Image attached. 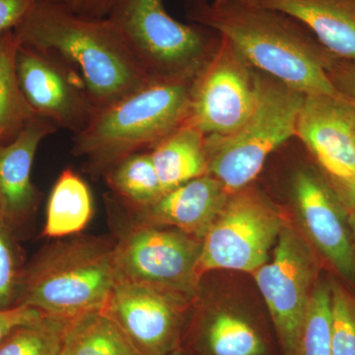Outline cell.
Instances as JSON below:
<instances>
[{
  "label": "cell",
  "instance_id": "1",
  "mask_svg": "<svg viewBox=\"0 0 355 355\" xmlns=\"http://www.w3.org/2000/svg\"><path fill=\"white\" fill-rule=\"evenodd\" d=\"M186 12L228 40L254 69L304 95L340 97L327 74L333 55L291 16L247 0H187Z\"/></svg>",
  "mask_w": 355,
  "mask_h": 355
},
{
  "label": "cell",
  "instance_id": "2",
  "mask_svg": "<svg viewBox=\"0 0 355 355\" xmlns=\"http://www.w3.org/2000/svg\"><path fill=\"white\" fill-rule=\"evenodd\" d=\"M14 31L21 44L50 53L73 70L97 110L153 83L109 17H89L69 6L38 0Z\"/></svg>",
  "mask_w": 355,
  "mask_h": 355
},
{
  "label": "cell",
  "instance_id": "3",
  "mask_svg": "<svg viewBox=\"0 0 355 355\" xmlns=\"http://www.w3.org/2000/svg\"><path fill=\"white\" fill-rule=\"evenodd\" d=\"M193 81L153 83L98 110L73 137L72 153L93 177L104 176L123 159L150 151L184 125Z\"/></svg>",
  "mask_w": 355,
  "mask_h": 355
},
{
  "label": "cell",
  "instance_id": "4",
  "mask_svg": "<svg viewBox=\"0 0 355 355\" xmlns=\"http://www.w3.org/2000/svg\"><path fill=\"white\" fill-rule=\"evenodd\" d=\"M116 282L114 240L72 236L46 248L24 272L17 305L74 318L101 310Z\"/></svg>",
  "mask_w": 355,
  "mask_h": 355
},
{
  "label": "cell",
  "instance_id": "5",
  "mask_svg": "<svg viewBox=\"0 0 355 355\" xmlns=\"http://www.w3.org/2000/svg\"><path fill=\"white\" fill-rule=\"evenodd\" d=\"M304 98L258 70V93L249 118L227 135L205 137L207 175L216 178L228 195L251 186L268 158L295 139Z\"/></svg>",
  "mask_w": 355,
  "mask_h": 355
},
{
  "label": "cell",
  "instance_id": "6",
  "mask_svg": "<svg viewBox=\"0 0 355 355\" xmlns=\"http://www.w3.org/2000/svg\"><path fill=\"white\" fill-rule=\"evenodd\" d=\"M108 17L153 81H193L216 53L220 35L184 24L167 12L163 0H116Z\"/></svg>",
  "mask_w": 355,
  "mask_h": 355
},
{
  "label": "cell",
  "instance_id": "7",
  "mask_svg": "<svg viewBox=\"0 0 355 355\" xmlns=\"http://www.w3.org/2000/svg\"><path fill=\"white\" fill-rule=\"evenodd\" d=\"M284 224L277 207L252 184L229 195L202 239L198 279L212 270L256 272L270 259Z\"/></svg>",
  "mask_w": 355,
  "mask_h": 355
},
{
  "label": "cell",
  "instance_id": "8",
  "mask_svg": "<svg viewBox=\"0 0 355 355\" xmlns=\"http://www.w3.org/2000/svg\"><path fill=\"white\" fill-rule=\"evenodd\" d=\"M130 220L114 240L116 280L196 299L202 240L178 229L142 223L132 216Z\"/></svg>",
  "mask_w": 355,
  "mask_h": 355
},
{
  "label": "cell",
  "instance_id": "9",
  "mask_svg": "<svg viewBox=\"0 0 355 355\" xmlns=\"http://www.w3.org/2000/svg\"><path fill=\"white\" fill-rule=\"evenodd\" d=\"M316 251L304 234L284 224L272 257L252 273L272 320L282 355H291L318 282Z\"/></svg>",
  "mask_w": 355,
  "mask_h": 355
},
{
  "label": "cell",
  "instance_id": "10",
  "mask_svg": "<svg viewBox=\"0 0 355 355\" xmlns=\"http://www.w3.org/2000/svg\"><path fill=\"white\" fill-rule=\"evenodd\" d=\"M207 64L191 83L187 123L205 135H227L241 127L253 111L258 70L220 36Z\"/></svg>",
  "mask_w": 355,
  "mask_h": 355
},
{
  "label": "cell",
  "instance_id": "11",
  "mask_svg": "<svg viewBox=\"0 0 355 355\" xmlns=\"http://www.w3.org/2000/svg\"><path fill=\"white\" fill-rule=\"evenodd\" d=\"M195 299L158 287L116 280L101 309L139 355L181 349Z\"/></svg>",
  "mask_w": 355,
  "mask_h": 355
},
{
  "label": "cell",
  "instance_id": "12",
  "mask_svg": "<svg viewBox=\"0 0 355 355\" xmlns=\"http://www.w3.org/2000/svg\"><path fill=\"white\" fill-rule=\"evenodd\" d=\"M21 92L37 116L76 135L96 112L83 81L62 60L38 49L21 44L16 58Z\"/></svg>",
  "mask_w": 355,
  "mask_h": 355
},
{
  "label": "cell",
  "instance_id": "13",
  "mask_svg": "<svg viewBox=\"0 0 355 355\" xmlns=\"http://www.w3.org/2000/svg\"><path fill=\"white\" fill-rule=\"evenodd\" d=\"M291 195L303 234L313 249L347 282H355V241L347 212L324 176L311 168L292 178Z\"/></svg>",
  "mask_w": 355,
  "mask_h": 355
},
{
  "label": "cell",
  "instance_id": "14",
  "mask_svg": "<svg viewBox=\"0 0 355 355\" xmlns=\"http://www.w3.org/2000/svg\"><path fill=\"white\" fill-rule=\"evenodd\" d=\"M295 139L316 159L329 179L355 175V108L330 95H305Z\"/></svg>",
  "mask_w": 355,
  "mask_h": 355
},
{
  "label": "cell",
  "instance_id": "15",
  "mask_svg": "<svg viewBox=\"0 0 355 355\" xmlns=\"http://www.w3.org/2000/svg\"><path fill=\"white\" fill-rule=\"evenodd\" d=\"M228 197L216 178L203 175L167 191L147 209L128 214L142 223L178 229L202 240Z\"/></svg>",
  "mask_w": 355,
  "mask_h": 355
},
{
  "label": "cell",
  "instance_id": "16",
  "mask_svg": "<svg viewBox=\"0 0 355 355\" xmlns=\"http://www.w3.org/2000/svg\"><path fill=\"white\" fill-rule=\"evenodd\" d=\"M57 130L51 121L37 116L15 139L0 146V216L7 223L36 207L39 195L32 183L33 163L42 140Z\"/></svg>",
  "mask_w": 355,
  "mask_h": 355
},
{
  "label": "cell",
  "instance_id": "17",
  "mask_svg": "<svg viewBox=\"0 0 355 355\" xmlns=\"http://www.w3.org/2000/svg\"><path fill=\"white\" fill-rule=\"evenodd\" d=\"M302 23L334 57L355 62V0H247Z\"/></svg>",
  "mask_w": 355,
  "mask_h": 355
},
{
  "label": "cell",
  "instance_id": "18",
  "mask_svg": "<svg viewBox=\"0 0 355 355\" xmlns=\"http://www.w3.org/2000/svg\"><path fill=\"white\" fill-rule=\"evenodd\" d=\"M181 349L190 355H272L268 338L254 321L232 311L189 320Z\"/></svg>",
  "mask_w": 355,
  "mask_h": 355
},
{
  "label": "cell",
  "instance_id": "19",
  "mask_svg": "<svg viewBox=\"0 0 355 355\" xmlns=\"http://www.w3.org/2000/svg\"><path fill=\"white\" fill-rule=\"evenodd\" d=\"M205 142V135L186 123L149 151L164 193L207 175Z\"/></svg>",
  "mask_w": 355,
  "mask_h": 355
},
{
  "label": "cell",
  "instance_id": "20",
  "mask_svg": "<svg viewBox=\"0 0 355 355\" xmlns=\"http://www.w3.org/2000/svg\"><path fill=\"white\" fill-rule=\"evenodd\" d=\"M94 214L92 193L85 180L72 168L60 173L46 205L44 236L65 238L78 235Z\"/></svg>",
  "mask_w": 355,
  "mask_h": 355
},
{
  "label": "cell",
  "instance_id": "21",
  "mask_svg": "<svg viewBox=\"0 0 355 355\" xmlns=\"http://www.w3.org/2000/svg\"><path fill=\"white\" fill-rule=\"evenodd\" d=\"M19 46L14 30L0 34V146L15 139L37 116L18 83L16 58Z\"/></svg>",
  "mask_w": 355,
  "mask_h": 355
},
{
  "label": "cell",
  "instance_id": "22",
  "mask_svg": "<svg viewBox=\"0 0 355 355\" xmlns=\"http://www.w3.org/2000/svg\"><path fill=\"white\" fill-rule=\"evenodd\" d=\"M103 177L116 200L132 214L147 209L164 195L149 151L123 159Z\"/></svg>",
  "mask_w": 355,
  "mask_h": 355
},
{
  "label": "cell",
  "instance_id": "23",
  "mask_svg": "<svg viewBox=\"0 0 355 355\" xmlns=\"http://www.w3.org/2000/svg\"><path fill=\"white\" fill-rule=\"evenodd\" d=\"M60 355H139L101 310L72 318Z\"/></svg>",
  "mask_w": 355,
  "mask_h": 355
},
{
  "label": "cell",
  "instance_id": "24",
  "mask_svg": "<svg viewBox=\"0 0 355 355\" xmlns=\"http://www.w3.org/2000/svg\"><path fill=\"white\" fill-rule=\"evenodd\" d=\"M71 319L43 315L16 327L0 340V355H60Z\"/></svg>",
  "mask_w": 355,
  "mask_h": 355
},
{
  "label": "cell",
  "instance_id": "25",
  "mask_svg": "<svg viewBox=\"0 0 355 355\" xmlns=\"http://www.w3.org/2000/svg\"><path fill=\"white\" fill-rule=\"evenodd\" d=\"M291 355H333L331 284L318 280Z\"/></svg>",
  "mask_w": 355,
  "mask_h": 355
},
{
  "label": "cell",
  "instance_id": "26",
  "mask_svg": "<svg viewBox=\"0 0 355 355\" xmlns=\"http://www.w3.org/2000/svg\"><path fill=\"white\" fill-rule=\"evenodd\" d=\"M333 355H355V292L331 282Z\"/></svg>",
  "mask_w": 355,
  "mask_h": 355
},
{
  "label": "cell",
  "instance_id": "27",
  "mask_svg": "<svg viewBox=\"0 0 355 355\" xmlns=\"http://www.w3.org/2000/svg\"><path fill=\"white\" fill-rule=\"evenodd\" d=\"M23 275L8 223L0 216V310L17 306Z\"/></svg>",
  "mask_w": 355,
  "mask_h": 355
},
{
  "label": "cell",
  "instance_id": "28",
  "mask_svg": "<svg viewBox=\"0 0 355 355\" xmlns=\"http://www.w3.org/2000/svg\"><path fill=\"white\" fill-rule=\"evenodd\" d=\"M327 74L336 94L355 108V62L331 57Z\"/></svg>",
  "mask_w": 355,
  "mask_h": 355
},
{
  "label": "cell",
  "instance_id": "29",
  "mask_svg": "<svg viewBox=\"0 0 355 355\" xmlns=\"http://www.w3.org/2000/svg\"><path fill=\"white\" fill-rule=\"evenodd\" d=\"M38 0H0V34L14 30Z\"/></svg>",
  "mask_w": 355,
  "mask_h": 355
},
{
  "label": "cell",
  "instance_id": "30",
  "mask_svg": "<svg viewBox=\"0 0 355 355\" xmlns=\"http://www.w3.org/2000/svg\"><path fill=\"white\" fill-rule=\"evenodd\" d=\"M43 315L40 311L26 305L0 310V340L16 327L36 321Z\"/></svg>",
  "mask_w": 355,
  "mask_h": 355
},
{
  "label": "cell",
  "instance_id": "31",
  "mask_svg": "<svg viewBox=\"0 0 355 355\" xmlns=\"http://www.w3.org/2000/svg\"><path fill=\"white\" fill-rule=\"evenodd\" d=\"M116 0H74L69 6L74 12L89 17H108Z\"/></svg>",
  "mask_w": 355,
  "mask_h": 355
},
{
  "label": "cell",
  "instance_id": "32",
  "mask_svg": "<svg viewBox=\"0 0 355 355\" xmlns=\"http://www.w3.org/2000/svg\"><path fill=\"white\" fill-rule=\"evenodd\" d=\"M327 180L347 212L355 211V175L347 179Z\"/></svg>",
  "mask_w": 355,
  "mask_h": 355
},
{
  "label": "cell",
  "instance_id": "33",
  "mask_svg": "<svg viewBox=\"0 0 355 355\" xmlns=\"http://www.w3.org/2000/svg\"><path fill=\"white\" fill-rule=\"evenodd\" d=\"M347 220H349L350 230L355 241V211L347 212Z\"/></svg>",
  "mask_w": 355,
  "mask_h": 355
},
{
  "label": "cell",
  "instance_id": "34",
  "mask_svg": "<svg viewBox=\"0 0 355 355\" xmlns=\"http://www.w3.org/2000/svg\"><path fill=\"white\" fill-rule=\"evenodd\" d=\"M49 1L55 2V3L64 4V6H71L74 0H49Z\"/></svg>",
  "mask_w": 355,
  "mask_h": 355
},
{
  "label": "cell",
  "instance_id": "35",
  "mask_svg": "<svg viewBox=\"0 0 355 355\" xmlns=\"http://www.w3.org/2000/svg\"><path fill=\"white\" fill-rule=\"evenodd\" d=\"M168 355H190L188 354V352H184L183 349H179L177 350H175V352H173L172 354H168Z\"/></svg>",
  "mask_w": 355,
  "mask_h": 355
},
{
  "label": "cell",
  "instance_id": "36",
  "mask_svg": "<svg viewBox=\"0 0 355 355\" xmlns=\"http://www.w3.org/2000/svg\"><path fill=\"white\" fill-rule=\"evenodd\" d=\"M214 1H216V2H221V1H223V0H214Z\"/></svg>",
  "mask_w": 355,
  "mask_h": 355
},
{
  "label": "cell",
  "instance_id": "37",
  "mask_svg": "<svg viewBox=\"0 0 355 355\" xmlns=\"http://www.w3.org/2000/svg\"><path fill=\"white\" fill-rule=\"evenodd\" d=\"M354 146H355V139H354Z\"/></svg>",
  "mask_w": 355,
  "mask_h": 355
}]
</instances>
